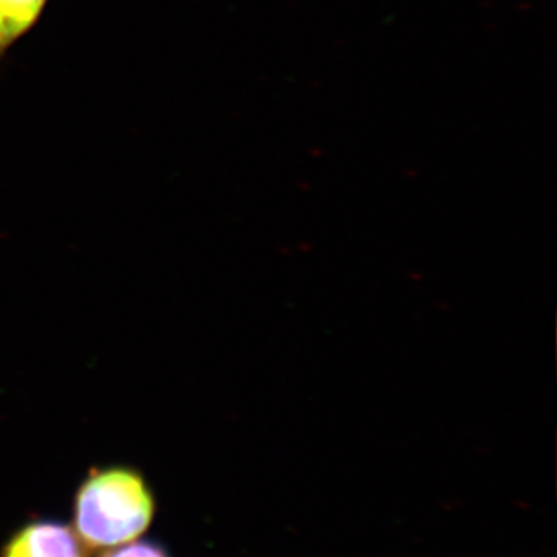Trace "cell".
<instances>
[{"label": "cell", "mask_w": 557, "mask_h": 557, "mask_svg": "<svg viewBox=\"0 0 557 557\" xmlns=\"http://www.w3.org/2000/svg\"><path fill=\"white\" fill-rule=\"evenodd\" d=\"M73 530L89 553L137 541L152 525L157 497L139 469L108 465L89 469L73 497Z\"/></svg>", "instance_id": "1"}, {"label": "cell", "mask_w": 557, "mask_h": 557, "mask_svg": "<svg viewBox=\"0 0 557 557\" xmlns=\"http://www.w3.org/2000/svg\"><path fill=\"white\" fill-rule=\"evenodd\" d=\"M72 527L61 520L22 523L0 547V557H89Z\"/></svg>", "instance_id": "2"}, {"label": "cell", "mask_w": 557, "mask_h": 557, "mask_svg": "<svg viewBox=\"0 0 557 557\" xmlns=\"http://www.w3.org/2000/svg\"><path fill=\"white\" fill-rule=\"evenodd\" d=\"M49 0H0V61L38 24Z\"/></svg>", "instance_id": "3"}, {"label": "cell", "mask_w": 557, "mask_h": 557, "mask_svg": "<svg viewBox=\"0 0 557 557\" xmlns=\"http://www.w3.org/2000/svg\"><path fill=\"white\" fill-rule=\"evenodd\" d=\"M101 557H171L170 552L159 542L150 541H132L129 544L121 545V547L108 549L102 553Z\"/></svg>", "instance_id": "4"}]
</instances>
